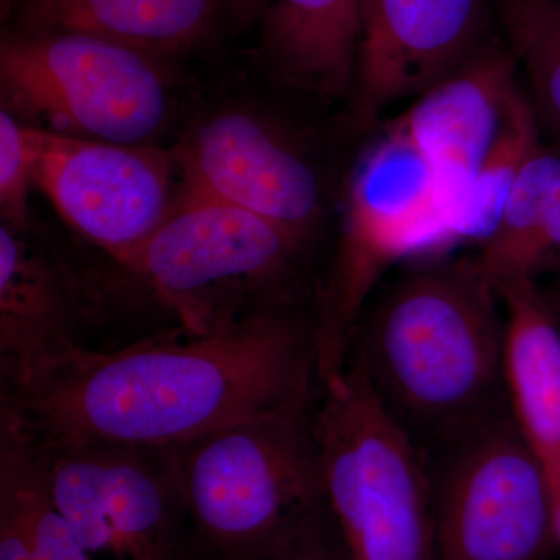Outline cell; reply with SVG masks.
I'll return each instance as SVG.
<instances>
[{
	"label": "cell",
	"mask_w": 560,
	"mask_h": 560,
	"mask_svg": "<svg viewBox=\"0 0 560 560\" xmlns=\"http://www.w3.org/2000/svg\"><path fill=\"white\" fill-rule=\"evenodd\" d=\"M504 308L503 383L508 411L560 497V330L536 279L499 290Z\"/></svg>",
	"instance_id": "15"
},
{
	"label": "cell",
	"mask_w": 560,
	"mask_h": 560,
	"mask_svg": "<svg viewBox=\"0 0 560 560\" xmlns=\"http://www.w3.org/2000/svg\"><path fill=\"white\" fill-rule=\"evenodd\" d=\"M434 560H544L556 545L544 467L510 412L441 456Z\"/></svg>",
	"instance_id": "9"
},
{
	"label": "cell",
	"mask_w": 560,
	"mask_h": 560,
	"mask_svg": "<svg viewBox=\"0 0 560 560\" xmlns=\"http://www.w3.org/2000/svg\"><path fill=\"white\" fill-rule=\"evenodd\" d=\"M32 158L27 125L13 113H0V209L3 224L21 231L27 223L28 187L32 186Z\"/></svg>",
	"instance_id": "22"
},
{
	"label": "cell",
	"mask_w": 560,
	"mask_h": 560,
	"mask_svg": "<svg viewBox=\"0 0 560 560\" xmlns=\"http://www.w3.org/2000/svg\"><path fill=\"white\" fill-rule=\"evenodd\" d=\"M217 0H11L3 16L25 32H77L151 57L190 49L208 35Z\"/></svg>",
	"instance_id": "17"
},
{
	"label": "cell",
	"mask_w": 560,
	"mask_h": 560,
	"mask_svg": "<svg viewBox=\"0 0 560 560\" xmlns=\"http://www.w3.org/2000/svg\"><path fill=\"white\" fill-rule=\"evenodd\" d=\"M475 267L499 293L560 260V154L544 147L511 187Z\"/></svg>",
	"instance_id": "19"
},
{
	"label": "cell",
	"mask_w": 560,
	"mask_h": 560,
	"mask_svg": "<svg viewBox=\"0 0 560 560\" xmlns=\"http://www.w3.org/2000/svg\"><path fill=\"white\" fill-rule=\"evenodd\" d=\"M541 147L539 117L517 84L508 98L495 139L475 176L460 219V242L482 243L492 234L511 187Z\"/></svg>",
	"instance_id": "20"
},
{
	"label": "cell",
	"mask_w": 560,
	"mask_h": 560,
	"mask_svg": "<svg viewBox=\"0 0 560 560\" xmlns=\"http://www.w3.org/2000/svg\"><path fill=\"white\" fill-rule=\"evenodd\" d=\"M324 500L350 560H434L429 459L359 368L320 382L315 410Z\"/></svg>",
	"instance_id": "4"
},
{
	"label": "cell",
	"mask_w": 560,
	"mask_h": 560,
	"mask_svg": "<svg viewBox=\"0 0 560 560\" xmlns=\"http://www.w3.org/2000/svg\"><path fill=\"white\" fill-rule=\"evenodd\" d=\"M489 0H363L352 124L370 130L463 68L493 38Z\"/></svg>",
	"instance_id": "11"
},
{
	"label": "cell",
	"mask_w": 560,
	"mask_h": 560,
	"mask_svg": "<svg viewBox=\"0 0 560 560\" xmlns=\"http://www.w3.org/2000/svg\"><path fill=\"white\" fill-rule=\"evenodd\" d=\"M500 302L474 260L430 257L357 324L348 363L429 460L510 412Z\"/></svg>",
	"instance_id": "2"
},
{
	"label": "cell",
	"mask_w": 560,
	"mask_h": 560,
	"mask_svg": "<svg viewBox=\"0 0 560 560\" xmlns=\"http://www.w3.org/2000/svg\"><path fill=\"white\" fill-rule=\"evenodd\" d=\"M11 0H2V13L7 10V7L10 5Z\"/></svg>",
	"instance_id": "27"
},
{
	"label": "cell",
	"mask_w": 560,
	"mask_h": 560,
	"mask_svg": "<svg viewBox=\"0 0 560 560\" xmlns=\"http://www.w3.org/2000/svg\"><path fill=\"white\" fill-rule=\"evenodd\" d=\"M250 560H350L327 504L275 550Z\"/></svg>",
	"instance_id": "23"
},
{
	"label": "cell",
	"mask_w": 560,
	"mask_h": 560,
	"mask_svg": "<svg viewBox=\"0 0 560 560\" xmlns=\"http://www.w3.org/2000/svg\"><path fill=\"white\" fill-rule=\"evenodd\" d=\"M183 194L237 206L305 245L323 217V186L304 154L267 124L223 113L176 154Z\"/></svg>",
	"instance_id": "12"
},
{
	"label": "cell",
	"mask_w": 560,
	"mask_h": 560,
	"mask_svg": "<svg viewBox=\"0 0 560 560\" xmlns=\"http://www.w3.org/2000/svg\"><path fill=\"white\" fill-rule=\"evenodd\" d=\"M224 2L238 21L249 24L254 20H264L271 0H224Z\"/></svg>",
	"instance_id": "24"
},
{
	"label": "cell",
	"mask_w": 560,
	"mask_h": 560,
	"mask_svg": "<svg viewBox=\"0 0 560 560\" xmlns=\"http://www.w3.org/2000/svg\"><path fill=\"white\" fill-rule=\"evenodd\" d=\"M33 434L51 499L90 560H195L171 447Z\"/></svg>",
	"instance_id": "8"
},
{
	"label": "cell",
	"mask_w": 560,
	"mask_h": 560,
	"mask_svg": "<svg viewBox=\"0 0 560 560\" xmlns=\"http://www.w3.org/2000/svg\"><path fill=\"white\" fill-rule=\"evenodd\" d=\"M302 246L249 210L180 194L156 231L119 264L175 307L184 327L205 331L272 307L250 294L282 279Z\"/></svg>",
	"instance_id": "7"
},
{
	"label": "cell",
	"mask_w": 560,
	"mask_h": 560,
	"mask_svg": "<svg viewBox=\"0 0 560 560\" xmlns=\"http://www.w3.org/2000/svg\"><path fill=\"white\" fill-rule=\"evenodd\" d=\"M158 58L77 32L7 28L0 40L3 102L44 130L140 145L168 116Z\"/></svg>",
	"instance_id": "6"
},
{
	"label": "cell",
	"mask_w": 560,
	"mask_h": 560,
	"mask_svg": "<svg viewBox=\"0 0 560 560\" xmlns=\"http://www.w3.org/2000/svg\"><path fill=\"white\" fill-rule=\"evenodd\" d=\"M32 180L58 213L117 261L147 241L175 201L176 156L151 147L27 125Z\"/></svg>",
	"instance_id": "10"
},
{
	"label": "cell",
	"mask_w": 560,
	"mask_h": 560,
	"mask_svg": "<svg viewBox=\"0 0 560 560\" xmlns=\"http://www.w3.org/2000/svg\"><path fill=\"white\" fill-rule=\"evenodd\" d=\"M83 348L75 311L57 270L20 231L0 228V378L20 389Z\"/></svg>",
	"instance_id": "14"
},
{
	"label": "cell",
	"mask_w": 560,
	"mask_h": 560,
	"mask_svg": "<svg viewBox=\"0 0 560 560\" xmlns=\"http://www.w3.org/2000/svg\"><path fill=\"white\" fill-rule=\"evenodd\" d=\"M0 560H90L51 499L35 434L0 408Z\"/></svg>",
	"instance_id": "18"
},
{
	"label": "cell",
	"mask_w": 560,
	"mask_h": 560,
	"mask_svg": "<svg viewBox=\"0 0 560 560\" xmlns=\"http://www.w3.org/2000/svg\"><path fill=\"white\" fill-rule=\"evenodd\" d=\"M544 293L545 302H547L548 308L555 323L558 324L560 330V278L555 280L547 289H541Z\"/></svg>",
	"instance_id": "25"
},
{
	"label": "cell",
	"mask_w": 560,
	"mask_h": 560,
	"mask_svg": "<svg viewBox=\"0 0 560 560\" xmlns=\"http://www.w3.org/2000/svg\"><path fill=\"white\" fill-rule=\"evenodd\" d=\"M517 69L508 44L493 36L463 68L412 101L386 130L433 175L458 242L475 176L517 88Z\"/></svg>",
	"instance_id": "13"
},
{
	"label": "cell",
	"mask_w": 560,
	"mask_h": 560,
	"mask_svg": "<svg viewBox=\"0 0 560 560\" xmlns=\"http://www.w3.org/2000/svg\"><path fill=\"white\" fill-rule=\"evenodd\" d=\"M451 210L427 165L383 135L350 179L340 246L316 313L319 381L345 370L357 324L397 261L456 245Z\"/></svg>",
	"instance_id": "5"
},
{
	"label": "cell",
	"mask_w": 560,
	"mask_h": 560,
	"mask_svg": "<svg viewBox=\"0 0 560 560\" xmlns=\"http://www.w3.org/2000/svg\"><path fill=\"white\" fill-rule=\"evenodd\" d=\"M315 407L245 420L173 445L195 560H250L326 504Z\"/></svg>",
	"instance_id": "3"
},
{
	"label": "cell",
	"mask_w": 560,
	"mask_h": 560,
	"mask_svg": "<svg viewBox=\"0 0 560 560\" xmlns=\"http://www.w3.org/2000/svg\"><path fill=\"white\" fill-rule=\"evenodd\" d=\"M363 0H271L260 54L294 90L348 101L355 75Z\"/></svg>",
	"instance_id": "16"
},
{
	"label": "cell",
	"mask_w": 560,
	"mask_h": 560,
	"mask_svg": "<svg viewBox=\"0 0 560 560\" xmlns=\"http://www.w3.org/2000/svg\"><path fill=\"white\" fill-rule=\"evenodd\" d=\"M552 525H555L556 544L560 545V497L552 501Z\"/></svg>",
	"instance_id": "26"
},
{
	"label": "cell",
	"mask_w": 560,
	"mask_h": 560,
	"mask_svg": "<svg viewBox=\"0 0 560 560\" xmlns=\"http://www.w3.org/2000/svg\"><path fill=\"white\" fill-rule=\"evenodd\" d=\"M319 386L316 318L285 302L215 329L180 326L110 352L81 348L2 393V408L50 440L173 447L311 410Z\"/></svg>",
	"instance_id": "1"
},
{
	"label": "cell",
	"mask_w": 560,
	"mask_h": 560,
	"mask_svg": "<svg viewBox=\"0 0 560 560\" xmlns=\"http://www.w3.org/2000/svg\"><path fill=\"white\" fill-rule=\"evenodd\" d=\"M493 14L525 70L540 127L560 138V0H492Z\"/></svg>",
	"instance_id": "21"
}]
</instances>
